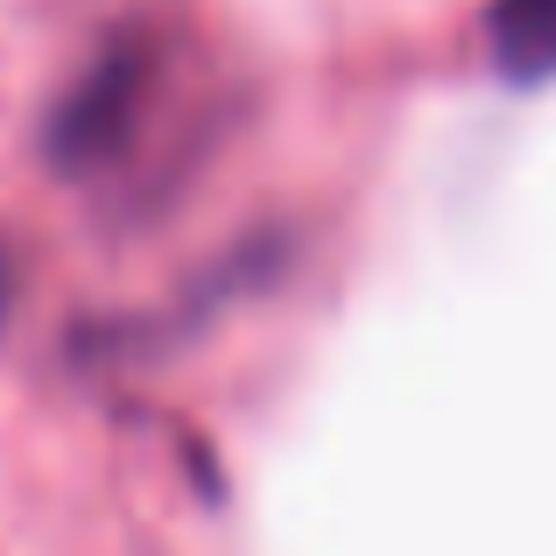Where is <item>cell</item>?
Here are the masks:
<instances>
[{"label": "cell", "mask_w": 556, "mask_h": 556, "mask_svg": "<svg viewBox=\"0 0 556 556\" xmlns=\"http://www.w3.org/2000/svg\"><path fill=\"white\" fill-rule=\"evenodd\" d=\"M14 296H22V275H14V254H8V240H0V325L14 317Z\"/></svg>", "instance_id": "3"}, {"label": "cell", "mask_w": 556, "mask_h": 556, "mask_svg": "<svg viewBox=\"0 0 556 556\" xmlns=\"http://www.w3.org/2000/svg\"><path fill=\"white\" fill-rule=\"evenodd\" d=\"M177 99V42L155 22H121L99 36L78 78L42 113V163L64 184H127Z\"/></svg>", "instance_id": "1"}, {"label": "cell", "mask_w": 556, "mask_h": 556, "mask_svg": "<svg viewBox=\"0 0 556 556\" xmlns=\"http://www.w3.org/2000/svg\"><path fill=\"white\" fill-rule=\"evenodd\" d=\"M486 36H493V64L515 85L556 78V0H493Z\"/></svg>", "instance_id": "2"}]
</instances>
